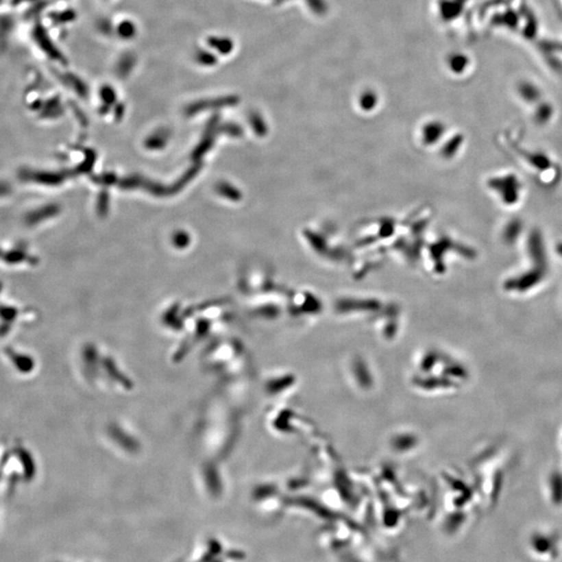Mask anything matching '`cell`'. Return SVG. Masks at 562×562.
Masks as SVG:
<instances>
[{
  "mask_svg": "<svg viewBox=\"0 0 562 562\" xmlns=\"http://www.w3.org/2000/svg\"><path fill=\"white\" fill-rule=\"evenodd\" d=\"M210 45L218 49L219 52L223 54H228L232 51V43L230 40L224 38H210Z\"/></svg>",
  "mask_w": 562,
  "mask_h": 562,
  "instance_id": "obj_2",
  "label": "cell"
},
{
  "mask_svg": "<svg viewBox=\"0 0 562 562\" xmlns=\"http://www.w3.org/2000/svg\"><path fill=\"white\" fill-rule=\"evenodd\" d=\"M556 539L551 535L539 532V533L534 534L531 537V549L534 553L537 554L539 557H543V556H556L557 552V546H556Z\"/></svg>",
  "mask_w": 562,
  "mask_h": 562,
  "instance_id": "obj_1",
  "label": "cell"
},
{
  "mask_svg": "<svg viewBox=\"0 0 562 562\" xmlns=\"http://www.w3.org/2000/svg\"><path fill=\"white\" fill-rule=\"evenodd\" d=\"M134 32H136V28H134V24H132V22L125 21L120 24L119 35L122 36V37L132 38V36L134 35Z\"/></svg>",
  "mask_w": 562,
  "mask_h": 562,
  "instance_id": "obj_3",
  "label": "cell"
}]
</instances>
